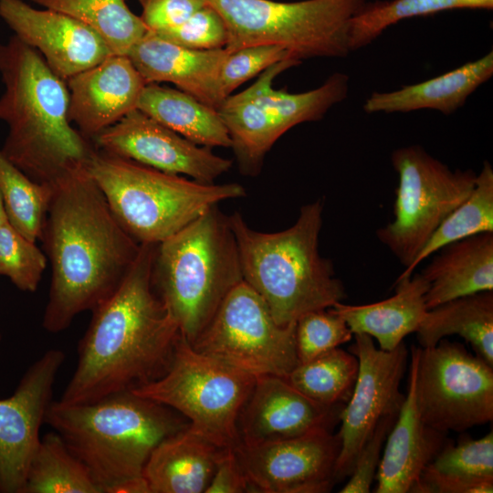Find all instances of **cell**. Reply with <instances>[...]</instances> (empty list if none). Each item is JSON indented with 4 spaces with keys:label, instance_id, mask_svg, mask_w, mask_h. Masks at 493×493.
Segmentation results:
<instances>
[{
    "label": "cell",
    "instance_id": "3",
    "mask_svg": "<svg viewBox=\"0 0 493 493\" xmlns=\"http://www.w3.org/2000/svg\"><path fill=\"white\" fill-rule=\"evenodd\" d=\"M0 121L5 156L33 181L55 187L89 172L97 151L68 117L66 81L16 37L0 42Z\"/></svg>",
    "mask_w": 493,
    "mask_h": 493
},
{
    "label": "cell",
    "instance_id": "45",
    "mask_svg": "<svg viewBox=\"0 0 493 493\" xmlns=\"http://www.w3.org/2000/svg\"><path fill=\"white\" fill-rule=\"evenodd\" d=\"M0 340H1V335H0Z\"/></svg>",
    "mask_w": 493,
    "mask_h": 493
},
{
    "label": "cell",
    "instance_id": "14",
    "mask_svg": "<svg viewBox=\"0 0 493 493\" xmlns=\"http://www.w3.org/2000/svg\"><path fill=\"white\" fill-rule=\"evenodd\" d=\"M353 336L349 349L358 359L359 370L351 397L340 413L337 482L351 475L360 450L378 422L399 411L404 398L399 390L408 357L404 343L384 351L378 349L369 335Z\"/></svg>",
    "mask_w": 493,
    "mask_h": 493
},
{
    "label": "cell",
    "instance_id": "15",
    "mask_svg": "<svg viewBox=\"0 0 493 493\" xmlns=\"http://www.w3.org/2000/svg\"><path fill=\"white\" fill-rule=\"evenodd\" d=\"M341 438L330 430L235 448L253 492L326 493L336 479Z\"/></svg>",
    "mask_w": 493,
    "mask_h": 493
},
{
    "label": "cell",
    "instance_id": "2",
    "mask_svg": "<svg viewBox=\"0 0 493 493\" xmlns=\"http://www.w3.org/2000/svg\"><path fill=\"white\" fill-rule=\"evenodd\" d=\"M155 246L141 244L121 286L92 310L78 345L76 369L59 401L87 404L131 392L169 368L180 330L152 288Z\"/></svg>",
    "mask_w": 493,
    "mask_h": 493
},
{
    "label": "cell",
    "instance_id": "19",
    "mask_svg": "<svg viewBox=\"0 0 493 493\" xmlns=\"http://www.w3.org/2000/svg\"><path fill=\"white\" fill-rule=\"evenodd\" d=\"M344 404L325 405L309 398L285 378L256 376L238 418L240 443L256 445L332 430Z\"/></svg>",
    "mask_w": 493,
    "mask_h": 493
},
{
    "label": "cell",
    "instance_id": "1",
    "mask_svg": "<svg viewBox=\"0 0 493 493\" xmlns=\"http://www.w3.org/2000/svg\"><path fill=\"white\" fill-rule=\"evenodd\" d=\"M40 239L51 265L42 325L51 333L94 310L121 286L141 248L89 172L53 187Z\"/></svg>",
    "mask_w": 493,
    "mask_h": 493
},
{
    "label": "cell",
    "instance_id": "40",
    "mask_svg": "<svg viewBox=\"0 0 493 493\" xmlns=\"http://www.w3.org/2000/svg\"><path fill=\"white\" fill-rule=\"evenodd\" d=\"M399 411L384 415L360 450L348 482L341 493H368L381 460V452Z\"/></svg>",
    "mask_w": 493,
    "mask_h": 493
},
{
    "label": "cell",
    "instance_id": "29",
    "mask_svg": "<svg viewBox=\"0 0 493 493\" xmlns=\"http://www.w3.org/2000/svg\"><path fill=\"white\" fill-rule=\"evenodd\" d=\"M44 8L68 15L84 24L114 55L127 56L148 32L141 16L124 0H31Z\"/></svg>",
    "mask_w": 493,
    "mask_h": 493
},
{
    "label": "cell",
    "instance_id": "38",
    "mask_svg": "<svg viewBox=\"0 0 493 493\" xmlns=\"http://www.w3.org/2000/svg\"><path fill=\"white\" fill-rule=\"evenodd\" d=\"M288 58H294L278 45H255L227 52L219 74L220 90L224 100L246 81Z\"/></svg>",
    "mask_w": 493,
    "mask_h": 493
},
{
    "label": "cell",
    "instance_id": "23",
    "mask_svg": "<svg viewBox=\"0 0 493 493\" xmlns=\"http://www.w3.org/2000/svg\"><path fill=\"white\" fill-rule=\"evenodd\" d=\"M432 256L420 273L428 283L427 309L459 297L493 290V232L453 242Z\"/></svg>",
    "mask_w": 493,
    "mask_h": 493
},
{
    "label": "cell",
    "instance_id": "42",
    "mask_svg": "<svg viewBox=\"0 0 493 493\" xmlns=\"http://www.w3.org/2000/svg\"><path fill=\"white\" fill-rule=\"evenodd\" d=\"M493 480L467 478L434 471L426 467L414 493H492Z\"/></svg>",
    "mask_w": 493,
    "mask_h": 493
},
{
    "label": "cell",
    "instance_id": "43",
    "mask_svg": "<svg viewBox=\"0 0 493 493\" xmlns=\"http://www.w3.org/2000/svg\"><path fill=\"white\" fill-rule=\"evenodd\" d=\"M253 492L235 448H225L205 493Z\"/></svg>",
    "mask_w": 493,
    "mask_h": 493
},
{
    "label": "cell",
    "instance_id": "16",
    "mask_svg": "<svg viewBox=\"0 0 493 493\" xmlns=\"http://www.w3.org/2000/svg\"><path fill=\"white\" fill-rule=\"evenodd\" d=\"M93 139L101 152L205 184H214L233 163L138 109Z\"/></svg>",
    "mask_w": 493,
    "mask_h": 493
},
{
    "label": "cell",
    "instance_id": "27",
    "mask_svg": "<svg viewBox=\"0 0 493 493\" xmlns=\"http://www.w3.org/2000/svg\"><path fill=\"white\" fill-rule=\"evenodd\" d=\"M421 348L458 335L493 366V290L459 297L427 309L417 330Z\"/></svg>",
    "mask_w": 493,
    "mask_h": 493
},
{
    "label": "cell",
    "instance_id": "22",
    "mask_svg": "<svg viewBox=\"0 0 493 493\" xmlns=\"http://www.w3.org/2000/svg\"><path fill=\"white\" fill-rule=\"evenodd\" d=\"M225 48L195 50L169 42L148 30L127 55L146 84L169 82L217 110L225 100L219 74Z\"/></svg>",
    "mask_w": 493,
    "mask_h": 493
},
{
    "label": "cell",
    "instance_id": "20",
    "mask_svg": "<svg viewBox=\"0 0 493 493\" xmlns=\"http://www.w3.org/2000/svg\"><path fill=\"white\" fill-rule=\"evenodd\" d=\"M66 84L69 121L88 139L136 110L146 85L125 55H110L68 79Z\"/></svg>",
    "mask_w": 493,
    "mask_h": 493
},
{
    "label": "cell",
    "instance_id": "6",
    "mask_svg": "<svg viewBox=\"0 0 493 493\" xmlns=\"http://www.w3.org/2000/svg\"><path fill=\"white\" fill-rule=\"evenodd\" d=\"M242 281L235 235L217 205L155 246L152 288L191 344Z\"/></svg>",
    "mask_w": 493,
    "mask_h": 493
},
{
    "label": "cell",
    "instance_id": "17",
    "mask_svg": "<svg viewBox=\"0 0 493 493\" xmlns=\"http://www.w3.org/2000/svg\"><path fill=\"white\" fill-rule=\"evenodd\" d=\"M64 361L63 351H47L28 367L14 393L0 399V493H22Z\"/></svg>",
    "mask_w": 493,
    "mask_h": 493
},
{
    "label": "cell",
    "instance_id": "37",
    "mask_svg": "<svg viewBox=\"0 0 493 493\" xmlns=\"http://www.w3.org/2000/svg\"><path fill=\"white\" fill-rule=\"evenodd\" d=\"M352 337L345 320L330 308L308 312L296 321L295 341L299 363L338 348Z\"/></svg>",
    "mask_w": 493,
    "mask_h": 493
},
{
    "label": "cell",
    "instance_id": "31",
    "mask_svg": "<svg viewBox=\"0 0 493 493\" xmlns=\"http://www.w3.org/2000/svg\"><path fill=\"white\" fill-rule=\"evenodd\" d=\"M22 493H101L87 467L55 431L40 438Z\"/></svg>",
    "mask_w": 493,
    "mask_h": 493
},
{
    "label": "cell",
    "instance_id": "13",
    "mask_svg": "<svg viewBox=\"0 0 493 493\" xmlns=\"http://www.w3.org/2000/svg\"><path fill=\"white\" fill-rule=\"evenodd\" d=\"M415 390L422 420L438 432H464L493 419V366L458 342L443 339L419 349Z\"/></svg>",
    "mask_w": 493,
    "mask_h": 493
},
{
    "label": "cell",
    "instance_id": "34",
    "mask_svg": "<svg viewBox=\"0 0 493 493\" xmlns=\"http://www.w3.org/2000/svg\"><path fill=\"white\" fill-rule=\"evenodd\" d=\"M53 188L38 184L3 153L0 147V193L10 225L27 239H40Z\"/></svg>",
    "mask_w": 493,
    "mask_h": 493
},
{
    "label": "cell",
    "instance_id": "33",
    "mask_svg": "<svg viewBox=\"0 0 493 493\" xmlns=\"http://www.w3.org/2000/svg\"><path fill=\"white\" fill-rule=\"evenodd\" d=\"M358 370L357 357L338 347L299 363L286 380L317 403L344 404L351 397Z\"/></svg>",
    "mask_w": 493,
    "mask_h": 493
},
{
    "label": "cell",
    "instance_id": "36",
    "mask_svg": "<svg viewBox=\"0 0 493 493\" xmlns=\"http://www.w3.org/2000/svg\"><path fill=\"white\" fill-rule=\"evenodd\" d=\"M427 467L445 475L493 480V432L446 444Z\"/></svg>",
    "mask_w": 493,
    "mask_h": 493
},
{
    "label": "cell",
    "instance_id": "30",
    "mask_svg": "<svg viewBox=\"0 0 493 493\" xmlns=\"http://www.w3.org/2000/svg\"><path fill=\"white\" fill-rule=\"evenodd\" d=\"M485 232H493V169L488 162L477 173L470 194L440 224L396 280L410 278L423 261L445 246Z\"/></svg>",
    "mask_w": 493,
    "mask_h": 493
},
{
    "label": "cell",
    "instance_id": "4",
    "mask_svg": "<svg viewBox=\"0 0 493 493\" xmlns=\"http://www.w3.org/2000/svg\"><path fill=\"white\" fill-rule=\"evenodd\" d=\"M45 423L87 467L101 493H149L153 449L189 423L173 409L131 392L87 404L52 401Z\"/></svg>",
    "mask_w": 493,
    "mask_h": 493
},
{
    "label": "cell",
    "instance_id": "8",
    "mask_svg": "<svg viewBox=\"0 0 493 493\" xmlns=\"http://www.w3.org/2000/svg\"><path fill=\"white\" fill-rule=\"evenodd\" d=\"M222 17L225 49L278 45L301 61L343 58L350 52L348 26L365 0H205Z\"/></svg>",
    "mask_w": 493,
    "mask_h": 493
},
{
    "label": "cell",
    "instance_id": "21",
    "mask_svg": "<svg viewBox=\"0 0 493 493\" xmlns=\"http://www.w3.org/2000/svg\"><path fill=\"white\" fill-rule=\"evenodd\" d=\"M419 349H411L407 393L390 430L377 471L376 493H414L421 474L445 444V433L427 426L416 399Z\"/></svg>",
    "mask_w": 493,
    "mask_h": 493
},
{
    "label": "cell",
    "instance_id": "28",
    "mask_svg": "<svg viewBox=\"0 0 493 493\" xmlns=\"http://www.w3.org/2000/svg\"><path fill=\"white\" fill-rule=\"evenodd\" d=\"M137 109L187 140L205 147H230L217 110L180 89L146 84Z\"/></svg>",
    "mask_w": 493,
    "mask_h": 493
},
{
    "label": "cell",
    "instance_id": "11",
    "mask_svg": "<svg viewBox=\"0 0 493 493\" xmlns=\"http://www.w3.org/2000/svg\"><path fill=\"white\" fill-rule=\"evenodd\" d=\"M391 160L398 174L394 217L376 236L406 269L440 224L470 194L477 173L453 171L419 145L393 151Z\"/></svg>",
    "mask_w": 493,
    "mask_h": 493
},
{
    "label": "cell",
    "instance_id": "10",
    "mask_svg": "<svg viewBox=\"0 0 493 493\" xmlns=\"http://www.w3.org/2000/svg\"><path fill=\"white\" fill-rule=\"evenodd\" d=\"M301 61L288 58L266 70L250 87L228 96L217 111L226 125L240 171L260 173L266 154L294 126L323 118L349 90V76L336 72L320 87L300 93L273 88L274 79Z\"/></svg>",
    "mask_w": 493,
    "mask_h": 493
},
{
    "label": "cell",
    "instance_id": "7",
    "mask_svg": "<svg viewBox=\"0 0 493 493\" xmlns=\"http://www.w3.org/2000/svg\"><path fill=\"white\" fill-rule=\"evenodd\" d=\"M89 173L114 216L139 244H159L221 201L245 196L239 184H205L97 149Z\"/></svg>",
    "mask_w": 493,
    "mask_h": 493
},
{
    "label": "cell",
    "instance_id": "18",
    "mask_svg": "<svg viewBox=\"0 0 493 493\" xmlns=\"http://www.w3.org/2000/svg\"><path fill=\"white\" fill-rule=\"evenodd\" d=\"M0 18L65 81L114 55L93 30L58 11L0 0Z\"/></svg>",
    "mask_w": 493,
    "mask_h": 493
},
{
    "label": "cell",
    "instance_id": "41",
    "mask_svg": "<svg viewBox=\"0 0 493 493\" xmlns=\"http://www.w3.org/2000/svg\"><path fill=\"white\" fill-rule=\"evenodd\" d=\"M149 31L176 27L206 5L205 0H138Z\"/></svg>",
    "mask_w": 493,
    "mask_h": 493
},
{
    "label": "cell",
    "instance_id": "26",
    "mask_svg": "<svg viewBox=\"0 0 493 493\" xmlns=\"http://www.w3.org/2000/svg\"><path fill=\"white\" fill-rule=\"evenodd\" d=\"M493 74V53L465 63L446 73L423 82L387 92H373L365 100L366 113L410 112L435 110L451 114Z\"/></svg>",
    "mask_w": 493,
    "mask_h": 493
},
{
    "label": "cell",
    "instance_id": "25",
    "mask_svg": "<svg viewBox=\"0 0 493 493\" xmlns=\"http://www.w3.org/2000/svg\"><path fill=\"white\" fill-rule=\"evenodd\" d=\"M395 294L384 300L349 305L341 302L330 308L341 317L353 334L374 338L380 349L391 351L410 333L415 332L427 310L428 283L420 273L394 282Z\"/></svg>",
    "mask_w": 493,
    "mask_h": 493
},
{
    "label": "cell",
    "instance_id": "32",
    "mask_svg": "<svg viewBox=\"0 0 493 493\" xmlns=\"http://www.w3.org/2000/svg\"><path fill=\"white\" fill-rule=\"evenodd\" d=\"M492 10L493 0H377L365 2L348 26L351 51L371 44L398 22L453 9Z\"/></svg>",
    "mask_w": 493,
    "mask_h": 493
},
{
    "label": "cell",
    "instance_id": "5",
    "mask_svg": "<svg viewBox=\"0 0 493 493\" xmlns=\"http://www.w3.org/2000/svg\"><path fill=\"white\" fill-rule=\"evenodd\" d=\"M322 213L321 200L304 205L290 227L274 233L252 229L237 212L228 216L243 280L265 300L279 325L346 299L331 262L319 251Z\"/></svg>",
    "mask_w": 493,
    "mask_h": 493
},
{
    "label": "cell",
    "instance_id": "24",
    "mask_svg": "<svg viewBox=\"0 0 493 493\" xmlns=\"http://www.w3.org/2000/svg\"><path fill=\"white\" fill-rule=\"evenodd\" d=\"M224 449L188 425L152 452L143 471L149 493H205Z\"/></svg>",
    "mask_w": 493,
    "mask_h": 493
},
{
    "label": "cell",
    "instance_id": "35",
    "mask_svg": "<svg viewBox=\"0 0 493 493\" xmlns=\"http://www.w3.org/2000/svg\"><path fill=\"white\" fill-rule=\"evenodd\" d=\"M47 257L33 242L10 223L0 228V275L20 290H37L46 269Z\"/></svg>",
    "mask_w": 493,
    "mask_h": 493
},
{
    "label": "cell",
    "instance_id": "44",
    "mask_svg": "<svg viewBox=\"0 0 493 493\" xmlns=\"http://www.w3.org/2000/svg\"><path fill=\"white\" fill-rule=\"evenodd\" d=\"M8 223L9 220L5 210V203L0 193V228Z\"/></svg>",
    "mask_w": 493,
    "mask_h": 493
},
{
    "label": "cell",
    "instance_id": "39",
    "mask_svg": "<svg viewBox=\"0 0 493 493\" xmlns=\"http://www.w3.org/2000/svg\"><path fill=\"white\" fill-rule=\"evenodd\" d=\"M152 33L169 42L195 50L225 48L227 42L224 20L207 4L180 26Z\"/></svg>",
    "mask_w": 493,
    "mask_h": 493
},
{
    "label": "cell",
    "instance_id": "9",
    "mask_svg": "<svg viewBox=\"0 0 493 493\" xmlns=\"http://www.w3.org/2000/svg\"><path fill=\"white\" fill-rule=\"evenodd\" d=\"M256 376L194 349L179 335L167 371L137 395L178 412L189 428L222 448L239 443L238 418Z\"/></svg>",
    "mask_w": 493,
    "mask_h": 493
},
{
    "label": "cell",
    "instance_id": "12",
    "mask_svg": "<svg viewBox=\"0 0 493 493\" xmlns=\"http://www.w3.org/2000/svg\"><path fill=\"white\" fill-rule=\"evenodd\" d=\"M295 328L296 322L278 324L265 300L243 280L192 346L255 376L286 379L299 363Z\"/></svg>",
    "mask_w": 493,
    "mask_h": 493
}]
</instances>
